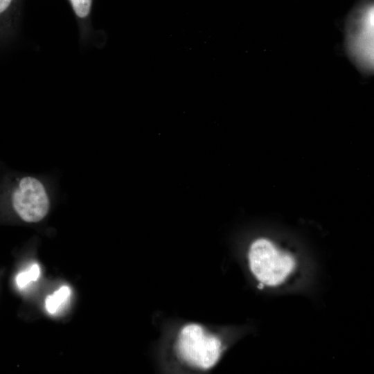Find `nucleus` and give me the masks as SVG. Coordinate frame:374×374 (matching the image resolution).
<instances>
[{"label": "nucleus", "instance_id": "obj_1", "mask_svg": "<svg viewBox=\"0 0 374 374\" xmlns=\"http://www.w3.org/2000/svg\"><path fill=\"white\" fill-rule=\"evenodd\" d=\"M53 182L47 177L8 172L0 180V212L28 224L44 220L55 204Z\"/></svg>", "mask_w": 374, "mask_h": 374}, {"label": "nucleus", "instance_id": "obj_2", "mask_svg": "<svg viewBox=\"0 0 374 374\" xmlns=\"http://www.w3.org/2000/svg\"><path fill=\"white\" fill-rule=\"evenodd\" d=\"M249 262L251 271L256 279L261 284L268 286L282 283L295 267L292 255L278 249L265 238L258 239L251 244Z\"/></svg>", "mask_w": 374, "mask_h": 374}, {"label": "nucleus", "instance_id": "obj_3", "mask_svg": "<svg viewBox=\"0 0 374 374\" xmlns=\"http://www.w3.org/2000/svg\"><path fill=\"white\" fill-rule=\"evenodd\" d=\"M176 348L179 357L189 365L206 370L218 361L222 344L217 337L200 325L190 323L180 330Z\"/></svg>", "mask_w": 374, "mask_h": 374}, {"label": "nucleus", "instance_id": "obj_4", "mask_svg": "<svg viewBox=\"0 0 374 374\" xmlns=\"http://www.w3.org/2000/svg\"><path fill=\"white\" fill-rule=\"evenodd\" d=\"M348 48L356 64L363 69H373V7L366 9L348 30Z\"/></svg>", "mask_w": 374, "mask_h": 374}, {"label": "nucleus", "instance_id": "obj_5", "mask_svg": "<svg viewBox=\"0 0 374 374\" xmlns=\"http://www.w3.org/2000/svg\"><path fill=\"white\" fill-rule=\"evenodd\" d=\"M24 0H0V46L12 42L19 32Z\"/></svg>", "mask_w": 374, "mask_h": 374}, {"label": "nucleus", "instance_id": "obj_6", "mask_svg": "<svg viewBox=\"0 0 374 374\" xmlns=\"http://www.w3.org/2000/svg\"><path fill=\"white\" fill-rule=\"evenodd\" d=\"M75 16L78 30L80 43L82 46L93 44L96 32L92 27L91 12L93 0H67Z\"/></svg>", "mask_w": 374, "mask_h": 374}, {"label": "nucleus", "instance_id": "obj_7", "mask_svg": "<svg viewBox=\"0 0 374 374\" xmlns=\"http://www.w3.org/2000/svg\"><path fill=\"white\" fill-rule=\"evenodd\" d=\"M71 292L67 285H63L48 295L45 300V308L50 314L57 313L69 301Z\"/></svg>", "mask_w": 374, "mask_h": 374}, {"label": "nucleus", "instance_id": "obj_8", "mask_svg": "<svg viewBox=\"0 0 374 374\" xmlns=\"http://www.w3.org/2000/svg\"><path fill=\"white\" fill-rule=\"evenodd\" d=\"M41 270L39 265L32 263L26 269L19 271L15 276V285L19 290L25 289L30 283L35 282L39 278Z\"/></svg>", "mask_w": 374, "mask_h": 374}]
</instances>
